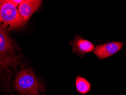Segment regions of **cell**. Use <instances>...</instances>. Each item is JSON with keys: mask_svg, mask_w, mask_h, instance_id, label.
<instances>
[{"mask_svg": "<svg viewBox=\"0 0 126 95\" xmlns=\"http://www.w3.org/2000/svg\"><path fill=\"white\" fill-rule=\"evenodd\" d=\"M14 87L22 95H40V91H44L43 84L29 68L22 70L16 76Z\"/></svg>", "mask_w": 126, "mask_h": 95, "instance_id": "2", "label": "cell"}, {"mask_svg": "<svg viewBox=\"0 0 126 95\" xmlns=\"http://www.w3.org/2000/svg\"><path fill=\"white\" fill-rule=\"evenodd\" d=\"M42 1L39 0L22 1L18 6V11L24 22L27 21L32 14L39 8Z\"/></svg>", "mask_w": 126, "mask_h": 95, "instance_id": "5", "label": "cell"}, {"mask_svg": "<svg viewBox=\"0 0 126 95\" xmlns=\"http://www.w3.org/2000/svg\"><path fill=\"white\" fill-rule=\"evenodd\" d=\"M13 0H0V25L9 29L22 26L25 22Z\"/></svg>", "mask_w": 126, "mask_h": 95, "instance_id": "3", "label": "cell"}, {"mask_svg": "<svg viewBox=\"0 0 126 95\" xmlns=\"http://www.w3.org/2000/svg\"><path fill=\"white\" fill-rule=\"evenodd\" d=\"M76 87L79 94L85 95L90 91L91 84L86 79L79 76L76 80Z\"/></svg>", "mask_w": 126, "mask_h": 95, "instance_id": "7", "label": "cell"}, {"mask_svg": "<svg viewBox=\"0 0 126 95\" xmlns=\"http://www.w3.org/2000/svg\"><path fill=\"white\" fill-rule=\"evenodd\" d=\"M72 43L74 51L80 54L90 53L94 51L95 49V46L91 42L84 39L78 35H77L75 40Z\"/></svg>", "mask_w": 126, "mask_h": 95, "instance_id": "6", "label": "cell"}, {"mask_svg": "<svg viewBox=\"0 0 126 95\" xmlns=\"http://www.w3.org/2000/svg\"><path fill=\"white\" fill-rule=\"evenodd\" d=\"M123 42H111L97 45L95 47L94 53L99 59H106L116 54L123 47Z\"/></svg>", "mask_w": 126, "mask_h": 95, "instance_id": "4", "label": "cell"}, {"mask_svg": "<svg viewBox=\"0 0 126 95\" xmlns=\"http://www.w3.org/2000/svg\"><path fill=\"white\" fill-rule=\"evenodd\" d=\"M19 61L14 42L0 25V72L9 77L12 68H16Z\"/></svg>", "mask_w": 126, "mask_h": 95, "instance_id": "1", "label": "cell"}]
</instances>
